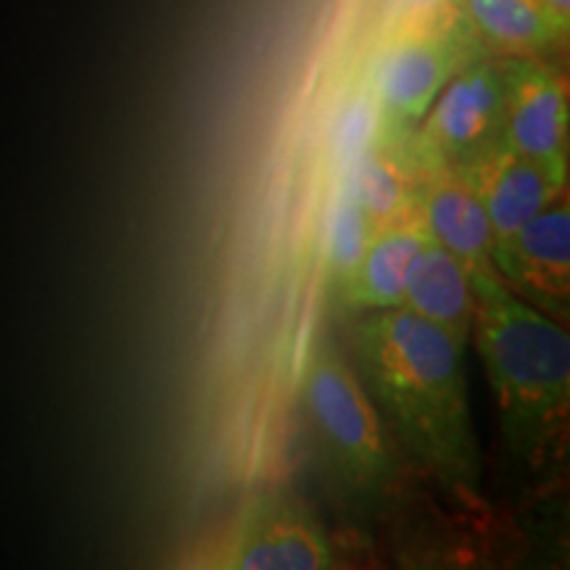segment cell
<instances>
[{"instance_id": "cell-5", "label": "cell", "mask_w": 570, "mask_h": 570, "mask_svg": "<svg viewBox=\"0 0 570 570\" xmlns=\"http://www.w3.org/2000/svg\"><path fill=\"white\" fill-rule=\"evenodd\" d=\"M510 56H479L452 75L404 146L420 173L460 169L502 138Z\"/></svg>"}, {"instance_id": "cell-2", "label": "cell", "mask_w": 570, "mask_h": 570, "mask_svg": "<svg viewBox=\"0 0 570 570\" xmlns=\"http://www.w3.org/2000/svg\"><path fill=\"white\" fill-rule=\"evenodd\" d=\"M470 283L475 348L494 391L502 441L515 468L537 473L568 439V325L520 302L497 275Z\"/></svg>"}, {"instance_id": "cell-14", "label": "cell", "mask_w": 570, "mask_h": 570, "mask_svg": "<svg viewBox=\"0 0 570 570\" xmlns=\"http://www.w3.org/2000/svg\"><path fill=\"white\" fill-rule=\"evenodd\" d=\"M487 56H539L566 40L537 0H449Z\"/></svg>"}, {"instance_id": "cell-3", "label": "cell", "mask_w": 570, "mask_h": 570, "mask_svg": "<svg viewBox=\"0 0 570 570\" xmlns=\"http://www.w3.org/2000/svg\"><path fill=\"white\" fill-rule=\"evenodd\" d=\"M302 410L325 494L341 520L370 529L391 508L402 481L399 444L367 396L352 362L333 344L309 356Z\"/></svg>"}, {"instance_id": "cell-4", "label": "cell", "mask_w": 570, "mask_h": 570, "mask_svg": "<svg viewBox=\"0 0 570 570\" xmlns=\"http://www.w3.org/2000/svg\"><path fill=\"white\" fill-rule=\"evenodd\" d=\"M487 56L465 24L449 11L423 24L399 27L375 75L377 138L404 140L415 130L433 98L468 61Z\"/></svg>"}, {"instance_id": "cell-1", "label": "cell", "mask_w": 570, "mask_h": 570, "mask_svg": "<svg viewBox=\"0 0 570 570\" xmlns=\"http://www.w3.org/2000/svg\"><path fill=\"white\" fill-rule=\"evenodd\" d=\"M465 348L404 306L367 312L352 333V365L396 444L452 502L475 508L483 470Z\"/></svg>"}, {"instance_id": "cell-12", "label": "cell", "mask_w": 570, "mask_h": 570, "mask_svg": "<svg viewBox=\"0 0 570 570\" xmlns=\"http://www.w3.org/2000/svg\"><path fill=\"white\" fill-rule=\"evenodd\" d=\"M402 306L439 325L462 346L470 344L475 315L473 283L465 267L433 238H428L410 269Z\"/></svg>"}, {"instance_id": "cell-10", "label": "cell", "mask_w": 570, "mask_h": 570, "mask_svg": "<svg viewBox=\"0 0 570 570\" xmlns=\"http://www.w3.org/2000/svg\"><path fill=\"white\" fill-rule=\"evenodd\" d=\"M420 217L428 235L473 277L497 275L491 265L494 230L481 198L458 169H436L420 183Z\"/></svg>"}, {"instance_id": "cell-7", "label": "cell", "mask_w": 570, "mask_h": 570, "mask_svg": "<svg viewBox=\"0 0 570 570\" xmlns=\"http://www.w3.org/2000/svg\"><path fill=\"white\" fill-rule=\"evenodd\" d=\"M499 281L541 315L570 320V202L568 190L508 238L494 240Z\"/></svg>"}, {"instance_id": "cell-9", "label": "cell", "mask_w": 570, "mask_h": 570, "mask_svg": "<svg viewBox=\"0 0 570 570\" xmlns=\"http://www.w3.org/2000/svg\"><path fill=\"white\" fill-rule=\"evenodd\" d=\"M458 173L465 177L489 214L494 240L520 230L568 190V169H554L497 142Z\"/></svg>"}, {"instance_id": "cell-6", "label": "cell", "mask_w": 570, "mask_h": 570, "mask_svg": "<svg viewBox=\"0 0 570 570\" xmlns=\"http://www.w3.org/2000/svg\"><path fill=\"white\" fill-rule=\"evenodd\" d=\"M333 558L331 537L309 504L288 489H267L246 504L223 566L323 570L336 566Z\"/></svg>"}, {"instance_id": "cell-16", "label": "cell", "mask_w": 570, "mask_h": 570, "mask_svg": "<svg viewBox=\"0 0 570 570\" xmlns=\"http://www.w3.org/2000/svg\"><path fill=\"white\" fill-rule=\"evenodd\" d=\"M449 11H452L449 0H396V17L402 27L441 19Z\"/></svg>"}, {"instance_id": "cell-11", "label": "cell", "mask_w": 570, "mask_h": 570, "mask_svg": "<svg viewBox=\"0 0 570 570\" xmlns=\"http://www.w3.org/2000/svg\"><path fill=\"white\" fill-rule=\"evenodd\" d=\"M428 238L431 235H428L423 217H420V206L407 219L375 233L365 254H362L360 265L338 288L341 304L352 312L402 306L407 275Z\"/></svg>"}, {"instance_id": "cell-13", "label": "cell", "mask_w": 570, "mask_h": 570, "mask_svg": "<svg viewBox=\"0 0 570 570\" xmlns=\"http://www.w3.org/2000/svg\"><path fill=\"white\" fill-rule=\"evenodd\" d=\"M423 173L415 167L404 140H375L352 161L348 188L365 209L375 233L402 223L420 206Z\"/></svg>"}, {"instance_id": "cell-8", "label": "cell", "mask_w": 570, "mask_h": 570, "mask_svg": "<svg viewBox=\"0 0 570 570\" xmlns=\"http://www.w3.org/2000/svg\"><path fill=\"white\" fill-rule=\"evenodd\" d=\"M502 146L554 169H568V85L537 56H510Z\"/></svg>"}, {"instance_id": "cell-17", "label": "cell", "mask_w": 570, "mask_h": 570, "mask_svg": "<svg viewBox=\"0 0 570 570\" xmlns=\"http://www.w3.org/2000/svg\"><path fill=\"white\" fill-rule=\"evenodd\" d=\"M539 9L544 17L552 21V27L562 38H568V21H570V0H539Z\"/></svg>"}, {"instance_id": "cell-18", "label": "cell", "mask_w": 570, "mask_h": 570, "mask_svg": "<svg viewBox=\"0 0 570 570\" xmlns=\"http://www.w3.org/2000/svg\"><path fill=\"white\" fill-rule=\"evenodd\" d=\"M537 3H539V0H537Z\"/></svg>"}, {"instance_id": "cell-15", "label": "cell", "mask_w": 570, "mask_h": 570, "mask_svg": "<svg viewBox=\"0 0 570 570\" xmlns=\"http://www.w3.org/2000/svg\"><path fill=\"white\" fill-rule=\"evenodd\" d=\"M373 235L375 230L370 225L365 209L356 202L354 190L346 183L338 194L336 209H333L331 244H327V267H331V281L336 288H341L360 265Z\"/></svg>"}]
</instances>
